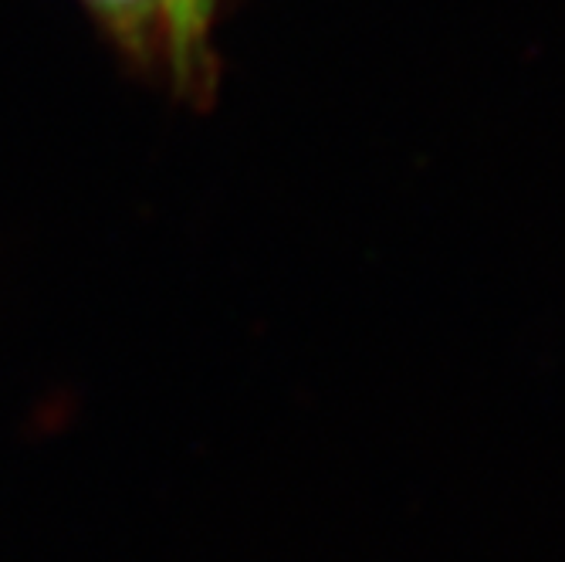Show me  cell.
Instances as JSON below:
<instances>
[{"instance_id": "obj_2", "label": "cell", "mask_w": 565, "mask_h": 562, "mask_svg": "<svg viewBox=\"0 0 565 562\" xmlns=\"http://www.w3.org/2000/svg\"><path fill=\"white\" fill-rule=\"evenodd\" d=\"M221 0H173L170 8V24H167V41H170V59L180 72H193L203 41L211 34V21L217 14Z\"/></svg>"}, {"instance_id": "obj_1", "label": "cell", "mask_w": 565, "mask_h": 562, "mask_svg": "<svg viewBox=\"0 0 565 562\" xmlns=\"http://www.w3.org/2000/svg\"><path fill=\"white\" fill-rule=\"evenodd\" d=\"M85 4L129 47H146L157 34L167 38L173 0H85Z\"/></svg>"}]
</instances>
